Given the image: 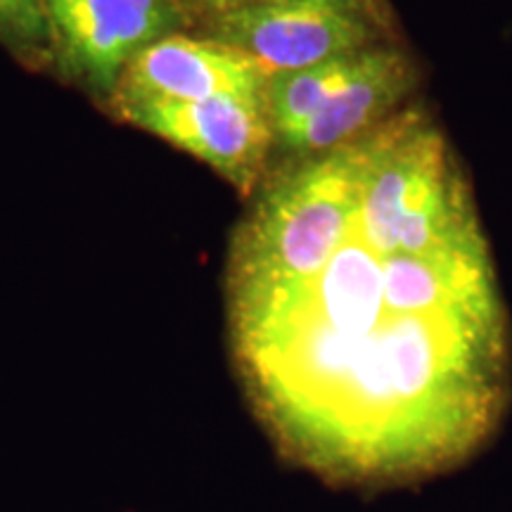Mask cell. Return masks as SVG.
Wrapping results in <instances>:
<instances>
[{"mask_svg":"<svg viewBox=\"0 0 512 512\" xmlns=\"http://www.w3.org/2000/svg\"><path fill=\"white\" fill-rule=\"evenodd\" d=\"M0 36L19 43L48 38L46 0H0Z\"/></svg>","mask_w":512,"mask_h":512,"instance_id":"8","label":"cell"},{"mask_svg":"<svg viewBox=\"0 0 512 512\" xmlns=\"http://www.w3.org/2000/svg\"><path fill=\"white\" fill-rule=\"evenodd\" d=\"M363 55L366 50L316 64V67L268 76L264 107L275 143L292 133L299 124H304L313 112H318L325 100H330L361 69Z\"/></svg>","mask_w":512,"mask_h":512,"instance_id":"7","label":"cell"},{"mask_svg":"<svg viewBox=\"0 0 512 512\" xmlns=\"http://www.w3.org/2000/svg\"><path fill=\"white\" fill-rule=\"evenodd\" d=\"M266 76L240 50L216 38L166 36L133 57L119 81V102H192L216 95L264 100Z\"/></svg>","mask_w":512,"mask_h":512,"instance_id":"5","label":"cell"},{"mask_svg":"<svg viewBox=\"0 0 512 512\" xmlns=\"http://www.w3.org/2000/svg\"><path fill=\"white\" fill-rule=\"evenodd\" d=\"M46 22L62 67L110 93L133 57L178 34L188 17L171 0H46Z\"/></svg>","mask_w":512,"mask_h":512,"instance_id":"3","label":"cell"},{"mask_svg":"<svg viewBox=\"0 0 512 512\" xmlns=\"http://www.w3.org/2000/svg\"><path fill=\"white\" fill-rule=\"evenodd\" d=\"M415 86L418 69L406 50L392 41L368 48L361 69L318 112L275 145L292 159L337 150L403 110Z\"/></svg>","mask_w":512,"mask_h":512,"instance_id":"6","label":"cell"},{"mask_svg":"<svg viewBox=\"0 0 512 512\" xmlns=\"http://www.w3.org/2000/svg\"><path fill=\"white\" fill-rule=\"evenodd\" d=\"M124 117L152 136L181 147L249 192L261 178L275 145L264 100L216 95L207 100L119 102Z\"/></svg>","mask_w":512,"mask_h":512,"instance_id":"4","label":"cell"},{"mask_svg":"<svg viewBox=\"0 0 512 512\" xmlns=\"http://www.w3.org/2000/svg\"><path fill=\"white\" fill-rule=\"evenodd\" d=\"M185 17H204V19H216L228 12L242 8L249 0H171Z\"/></svg>","mask_w":512,"mask_h":512,"instance_id":"9","label":"cell"},{"mask_svg":"<svg viewBox=\"0 0 512 512\" xmlns=\"http://www.w3.org/2000/svg\"><path fill=\"white\" fill-rule=\"evenodd\" d=\"M384 0H249L209 22V38L247 55L264 76L316 67L389 43Z\"/></svg>","mask_w":512,"mask_h":512,"instance_id":"2","label":"cell"},{"mask_svg":"<svg viewBox=\"0 0 512 512\" xmlns=\"http://www.w3.org/2000/svg\"><path fill=\"white\" fill-rule=\"evenodd\" d=\"M354 155V200L325 259L230 335L287 456L337 484H411L465 463L501 425L510 318L475 192L430 112L406 105Z\"/></svg>","mask_w":512,"mask_h":512,"instance_id":"1","label":"cell"}]
</instances>
